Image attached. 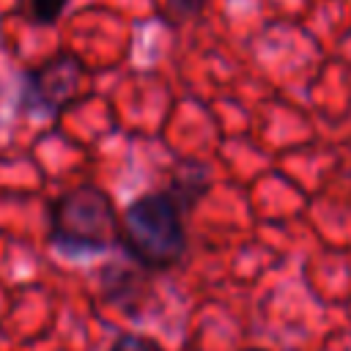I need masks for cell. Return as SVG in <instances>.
<instances>
[{"label": "cell", "mask_w": 351, "mask_h": 351, "mask_svg": "<svg viewBox=\"0 0 351 351\" xmlns=\"http://www.w3.org/2000/svg\"><path fill=\"white\" fill-rule=\"evenodd\" d=\"M186 247L184 211L165 189L145 192L121 211V250L143 271H167L178 266Z\"/></svg>", "instance_id": "6da1fadb"}, {"label": "cell", "mask_w": 351, "mask_h": 351, "mask_svg": "<svg viewBox=\"0 0 351 351\" xmlns=\"http://www.w3.org/2000/svg\"><path fill=\"white\" fill-rule=\"evenodd\" d=\"M49 247L66 258L99 255L121 247V214L93 184L74 186L49 206Z\"/></svg>", "instance_id": "7a4b0ae2"}, {"label": "cell", "mask_w": 351, "mask_h": 351, "mask_svg": "<svg viewBox=\"0 0 351 351\" xmlns=\"http://www.w3.org/2000/svg\"><path fill=\"white\" fill-rule=\"evenodd\" d=\"M85 66L71 52H55L41 66L25 71L22 93H19V112L33 115H58L69 107L80 88H82Z\"/></svg>", "instance_id": "3957f363"}, {"label": "cell", "mask_w": 351, "mask_h": 351, "mask_svg": "<svg viewBox=\"0 0 351 351\" xmlns=\"http://www.w3.org/2000/svg\"><path fill=\"white\" fill-rule=\"evenodd\" d=\"M211 189V173L200 159H181L173 173H170V184H167V195L181 206L184 214H189Z\"/></svg>", "instance_id": "277c9868"}, {"label": "cell", "mask_w": 351, "mask_h": 351, "mask_svg": "<svg viewBox=\"0 0 351 351\" xmlns=\"http://www.w3.org/2000/svg\"><path fill=\"white\" fill-rule=\"evenodd\" d=\"M208 0H162V16L170 27H181L206 11Z\"/></svg>", "instance_id": "5b68a950"}, {"label": "cell", "mask_w": 351, "mask_h": 351, "mask_svg": "<svg viewBox=\"0 0 351 351\" xmlns=\"http://www.w3.org/2000/svg\"><path fill=\"white\" fill-rule=\"evenodd\" d=\"M69 0H27V14L36 25H55L63 11H66Z\"/></svg>", "instance_id": "8992f818"}, {"label": "cell", "mask_w": 351, "mask_h": 351, "mask_svg": "<svg viewBox=\"0 0 351 351\" xmlns=\"http://www.w3.org/2000/svg\"><path fill=\"white\" fill-rule=\"evenodd\" d=\"M110 351H165V346L148 335H140V332H121Z\"/></svg>", "instance_id": "52a82bcc"}, {"label": "cell", "mask_w": 351, "mask_h": 351, "mask_svg": "<svg viewBox=\"0 0 351 351\" xmlns=\"http://www.w3.org/2000/svg\"><path fill=\"white\" fill-rule=\"evenodd\" d=\"M241 351H269V348H258V346H250V348H241Z\"/></svg>", "instance_id": "ba28073f"}]
</instances>
